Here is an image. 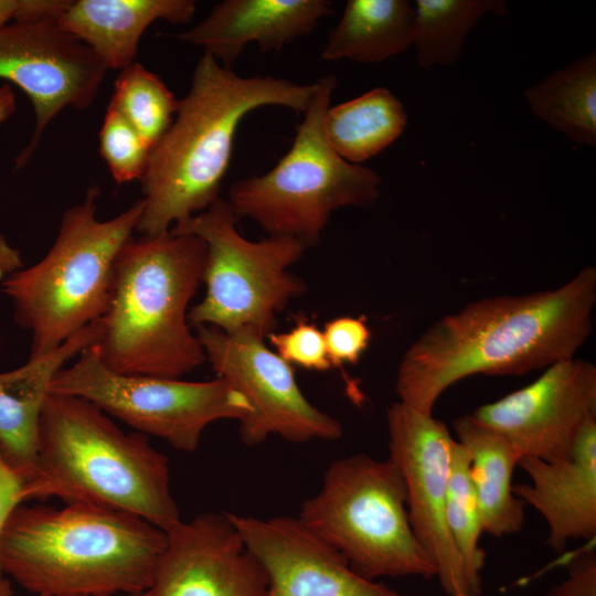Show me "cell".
<instances>
[{
    "label": "cell",
    "instance_id": "d590c367",
    "mask_svg": "<svg viewBox=\"0 0 596 596\" xmlns=\"http://www.w3.org/2000/svg\"><path fill=\"white\" fill-rule=\"evenodd\" d=\"M12 588L9 579L0 577V596H11Z\"/></svg>",
    "mask_w": 596,
    "mask_h": 596
},
{
    "label": "cell",
    "instance_id": "8d00e7d4",
    "mask_svg": "<svg viewBox=\"0 0 596 596\" xmlns=\"http://www.w3.org/2000/svg\"><path fill=\"white\" fill-rule=\"evenodd\" d=\"M116 596H155L153 593L150 589L138 592V593H130V594H121Z\"/></svg>",
    "mask_w": 596,
    "mask_h": 596
},
{
    "label": "cell",
    "instance_id": "d6986e66",
    "mask_svg": "<svg viewBox=\"0 0 596 596\" xmlns=\"http://www.w3.org/2000/svg\"><path fill=\"white\" fill-rule=\"evenodd\" d=\"M100 333L102 318L54 350L0 373V451L26 482L35 471L40 419L52 382L66 362L96 344Z\"/></svg>",
    "mask_w": 596,
    "mask_h": 596
},
{
    "label": "cell",
    "instance_id": "83f0119b",
    "mask_svg": "<svg viewBox=\"0 0 596 596\" xmlns=\"http://www.w3.org/2000/svg\"><path fill=\"white\" fill-rule=\"evenodd\" d=\"M99 152L118 184L141 180L150 148L129 121L108 104L99 131Z\"/></svg>",
    "mask_w": 596,
    "mask_h": 596
},
{
    "label": "cell",
    "instance_id": "8fae6325",
    "mask_svg": "<svg viewBox=\"0 0 596 596\" xmlns=\"http://www.w3.org/2000/svg\"><path fill=\"white\" fill-rule=\"evenodd\" d=\"M195 334L216 376L249 404L251 412L238 422L243 444L256 446L269 436L290 443L332 441L342 436L341 422L305 396L292 366L269 349L265 339L207 326L196 327Z\"/></svg>",
    "mask_w": 596,
    "mask_h": 596
},
{
    "label": "cell",
    "instance_id": "4fadbf2b",
    "mask_svg": "<svg viewBox=\"0 0 596 596\" xmlns=\"http://www.w3.org/2000/svg\"><path fill=\"white\" fill-rule=\"evenodd\" d=\"M389 458L406 488L411 526L435 564L447 596H478L447 525L446 503L455 438L433 414L393 403L386 411Z\"/></svg>",
    "mask_w": 596,
    "mask_h": 596
},
{
    "label": "cell",
    "instance_id": "ba28073f",
    "mask_svg": "<svg viewBox=\"0 0 596 596\" xmlns=\"http://www.w3.org/2000/svg\"><path fill=\"white\" fill-rule=\"evenodd\" d=\"M297 518L365 578L436 576L409 523L403 476L389 457L333 460Z\"/></svg>",
    "mask_w": 596,
    "mask_h": 596
},
{
    "label": "cell",
    "instance_id": "603a6c76",
    "mask_svg": "<svg viewBox=\"0 0 596 596\" xmlns=\"http://www.w3.org/2000/svg\"><path fill=\"white\" fill-rule=\"evenodd\" d=\"M407 115L387 88L376 87L351 100L329 107L323 131L344 160L361 164L393 143L405 130Z\"/></svg>",
    "mask_w": 596,
    "mask_h": 596
},
{
    "label": "cell",
    "instance_id": "cb8c5ba5",
    "mask_svg": "<svg viewBox=\"0 0 596 596\" xmlns=\"http://www.w3.org/2000/svg\"><path fill=\"white\" fill-rule=\"evenodd\" d=\"M524 97L532 113L571 141L596 146L595 51L550 73L528 88Z\"/></svg>",
    "mask_w": 596,
    "mask_h": 596
},
{
    "label": "cell",
    "instance_id": "3957f363",
    "mask_svg": "<svg viewBox=\"0 0 596 596\" xmlns=\"http://www.w3.org/2000/svg\"><path fill=\"white\" fill-rule=\"evenodd\" d=\"M167 532L85 503L19 505L0 538L1 572L41 596H116L151 587Z\"/></svg>",
    "mask_w": 596,
    "mask_h": 596
},
{
    "label": "cell",
    "instance_id": "8992f818",
    "mask_svg": "<svg viewBox=\"0 0 596 596\" xmlns=\"http://www.w3.org/2000/svg\"><path fill=\"white\" fill-rule=\"evenodd\" d=\"M98 185L67 209L57 236L34 265L2 281L19 326L31 332L30 356L63 344L108 309L116 259L137 230L143 201L109 220L97 217Z\"/></svg>",
    "mask_w": 596,
    "mask_h": 596
},
{
    "label": "cell",
    "instance_id": "6da1fadb",
    "mask_svg": "<svg viewBox=\"0 0 596 596\" xmlns=\"http://www.w3.org/2000/svg\"><path fill=\"white\" fill-rule=\"evenodd\" d=\"M596 268L553 289L482 298L434 321L407 348L398 402L433 414L439 396L475 374L523 375L575 356L592 332Z\"/></svg>",
    "mask_w": 596,
    "mask_h": 596
},
{
    "label": "cell",
    "instance_id": "4316f807",
    "mask_svg": "<svg viewBox=\"0 0 596 596\" xmlns=\"http://www.w3.org/2000/svg\"><path fill=\"white\" fill-rule=\"evenodd\" d=\"M446 519L470 586L480 596L481 571L486 563V553L480 547V535L483 532L481 513L470 478L467 454L456 438L451 450Z\"/></svg>",
    "mask_w": 596,
    "mask_h": 596
},
{
    "label": "cell",
    "instance_id": "5b68a950",
    "mask_svg": "<svg viewBox=\"0 0 596 596\" xmlns=\"http://www.w3.org/2000/svg\"><path fill=\"white\" fill-rule=\"evenodd\" d=\"M205 257V243L189 233L131 236L125 243L94 344L108 369L181 379L206 361L188 319Z\"/></svg>",
    "mask_w": 596,
    "mask_h": 596
},
{
    "label": "cell",
    "instance_id": "9c48e42d",
    "mask_svg": "<svg viewBox=\"0 0 596 596\" xmlns=\"http://www.w3.org/2000/svg\"><path fill=\"white\" fill-rule=\"evenodd\" d=\"M228 202L219 198L206 210L171 228L200 237L206 246L205 294L189 310L191 327L207 326L230 334L260 339L274 332L277 315L306 291L288 272L307 249L287 237H244Z\"/></svg>",
    "mask_w": 596,
    "mask_h": 596
},
{
    "label": "cell",
    "instance_id": "44dd1931",
    "mask_svg": "<svg viewBox=\"0 0 596 596\" xmlns=\"http://www.w3.org/2000/svg\"><path fill=\"white\" fill-rule=\"evenodd\" d=\"M454 430L469 460L483 532L498 539L520 532L525 504L513 493L512 478L522 456L470 414L455 419Z\"/></svg>",
    "mask_w": 596,
    "mask_h": 596
},
{
    "label": "cell",
    "instance_id": "7a4b0ae2",
    "mask_svg": "<svg viewBox=\"0 0 596 596\" xmlns=\"http://www.w3.org/2000/svg\"><path fill=\"white\" fill-rule=\"evenodd\" d=\"M316 88L317 82L241 76L203 53L171 125L150 149L140 180L143 211L136 231L158 236L206 210L220 198L245 116L265 106L304 114Z\"/></svg>",
    "mask_w": 596,
    "mask_h": 596
},
{
    "label": "cell",
    "instance_id": "d4e9b609",
    "mask_svg": "<svg viewBox=\"0 0 596 596\" xmlns=\"http://www.w3.org/2000/svg\"><path fill=\"white\" fill-rule=\"evenodd\" d=\"M413 45L421 67L451 66L470 30L488 14L507 12L503 0H416Z\"/></svg>",
    "mask_w": 596,
    "mask_h": 596
},
{
    "label": "cell",
    "instance_id": "ffe728a7",
    "mask_svg": "<svg viewBox=\"0 0 596 596\" xmlns=\"http://www.w3.org/2000/svg\"><path fill=\"white\" fill-rule=\"evenodd\" d=\"M192 0H70L56 17L58 25L93 50L107 70L134 62L142 34L157 20L189 23Z\"/></svg>",
    "mask_w": 596,
    "mask_h": 596
},
{
    "label": "cell",
    "instance_id": "1f68e13d",
    "mask_svg": "<svg viewBox=\"0 0 596 596\" xmlns=\"http://www.w3.org/2000/svg\"><path fill=\"white\" fill-rule=\"evenodd\" d=\"M28 499V482L0 451V538L13 511ZM0 566V577H2Z\"/></svg>",
    "mask_w": 596,
    "mask_h": 596
},
{
    "label": "cell",
    "instance_id": "30bf717a",
    "mask_svg": "<svg viewBox=\"0 0 596 596\" xmlns=\"http://www.w3.org/2000/svg\"><path fill=\"white\" fill-rule=\"evenodd\" d=\"M50 393L84 398L137 433L184 453L198 449L209 425L241 422L251 412L245 396L222 377L185 381L117 373L100 361L94 345L56 374Z\"/></svg>",
    "mask_w": 596,
    "mask_h": 596
},
{
    "label": "cell",
    "instance_id": "f546056e",
    "mask_svg": "<svg viewBox=\"0 0 596 596\" xmlns=\"http://www.w3.org/2000/svg\"><path fill=\"white\" fill-rule=\"evenodd\" d=\"M331 366L356 364L371 340L364 316H342L329 320L322 330Z\"/></svg>",
    "mask_w": 596,
    "mask_h": 596
},
{
    "label": "cell",
    "instance_id": "e0dca14e",
    "mask_svg": "<svg viewBox=\"0 0 596 596\" xmlns=\"http://www.w3.org/2000/svg\"><path fill=\"white\" fill-rule=\"evenodd\" d=\"M518 466L530 482L513 485V493L543 517L554 552H563L571 541L595 540L596 417L582 426L568 457L554 461L522 457Z\"/></svg>",
    "mask_w": 596,
    "mask_h": 596
},
{
    "label": "cell",
    "instance_id": "836d02e7",
    "mask_svg": "<svg viewBox=\"0 0 596 596\" xmlns=\"http://www.w3.org/2000/svg\"><path fill=\"white\" fill-rule=\"evenodd\" d=\"M22 266L21 253L12 247L0 234V279L19 270Z\"/></svg>",
    "mask_w": 596,
    "mask_h": 596
},
{
    "label": "cell",
    "instance_id": "d6a6232c",
    "mask_svg": "<svg viewBox=\"0 0 596 596\" xmlns=\"http://www.w3.org/2000/svg\"><path fill=\"white\" fill-rule=\"evenodd\" d=\"M70 0H0V28L15 20L57 17Z\"/></svg>",
    "mask_w": 596,
    "mask_h": 596
},
{
    "label": "cell",
    "instance_id": "277c9868",
    "mask_svg": "<svg viewBox=\"0 0 596 596\" xmlns=\"http://www.w3.org/2000/svg\"><path fill=\"white\" fill-rule=\"evenodd\" d=\"M58 498L139 517L169 531L182 519L168 458L140 433H125L99 407L50 393L39 427L28 499Z\"/></svg>",
    "mask_w": 596,
    "mask_h": 596
},
{
    "label": "cell",
    "instance_id": "4dcf8cb0",
    "mask_svg": "<svg viewBox=\"0 0 596 596\" xmlns=\"http://www.w3.org/2000/svg\"><path fill=\"white\" fill-rule=\"evenodd\" d=\"M566 567L567 576L544 596H596V553L593 547L575 553Z\"/></svg>",
    "mask_w": 596,
    "mask_h": 596
},
{
    "label": "cell",
    "instance_id": "ac0fdd59",
    "mask_svg": "<svg viewBox=\"0 0 596 596\" xmlns=\"http://www.w3.org/2000/svg\"><path fill=\"white\" fill-rule=\"evenodd\" d=\"M332 12L333 2L328 0H224L175 38L231 67L247 44L279 52Z\"/></svg>",
    "mask_w": 596,
    "mask_h": 596
},
{
    "label": "cell",
    "instance_id": "f1b7e54d",
    "mask_svg": "<svg viewBox=\"0 0 596 596\" xmlns=\"http://www.w3.org/2000/svg\"><path fill=\"white\" fill-rule=\"evenodd\" d=\"M275 352L291 366L323 372L331 369L322 331L306 318L295 317V324L266 338Z\"/></svg>",
    "mask_w": 596,
    "mask_h": 596
},
{
    "label": "cell",
    "instance_id": "2e32d148",
    "mask_svg": "<svg viewBox=\"0 0 596 596\" xmlns=\"http://www.w3.org/2000/svg\"><path fill=\"white\" fill-rule=\"evenodd\" d=\"M227 514L263 566L269 596H406L358 574L297 517Z\"/></svg>",
    "mask_w": 596,
    "mask_h": 596
},
{
    "label": "cell",
    "instance_id": "52a82bcc",
    "mask_svg": "<svg viewBox=\"0 0 596 596\" xmlns=\"http://www.w3.org/2000/svg\"><path fill=\"white\" fill-rule=\"evenodd\" d=\"M337 84L334 75L317 81L294 141L274 168L231 185L226 201L238 220L308 248L319 243L334 211L371 207L379 200L380 175L344 160L326 138L323 118Z\"/></svg>",
    "mask_w": 596,
    "mask_h": 596
},
{
    "label": "cell",
    "instance_id": "e575fe53",
    "mask_svg": "<svg viewBox=\"0 0 596 596\" xmlns=\"http://www.w3.org/2000/svg\"><path fill=\"white\" fill-rule=\"evenodd\" d=\"M17 108L15 94L9 84L0 85V124L7 120Z\"/></svg>",
    "mask_w": 596,
    "mask_h": 596
},
{
    "label": "cell",
    "instance_id": "5bb4252c",
    "mask_svg": "<svg viewBox=\"0 0 596 596\" xmlns=\"http://www.w3.org/2000/svg\"><path fill=\"white\" fill-rule=\"evenodd\" d=\"M470 415L522 457L566 458L582 426L596 417V366L575 356L555 362L530 384Z\"/></svg>",
    "mask_w": 596,
    "mask_h": 596
},
{
    "label": "cell",
    "instance_id": "7402d4cb",
    "mask_svg": "<svg viewBox=\"0 0 596 596\" xmlns=\"http://www.w3.org/2000/svg\"><path fill=\"white\" fill-rule=\"evenodd\" d=\"M414 22V4L407 0H348L321 58L381 63L413 45Z\"/></svg>",
    "mask_w": 596,
    "mask_h": 596
},
{
    "label": "cell",
    "instance_id": "7c38bea8",
    "mask_svg": "<svg viewBox=\"0 0 596 596\" xmlns=\"http://www.w3.org/2000/svg\"><path fill=\"white\" fill-rule=\"evenodd\" d=\"M107 68L91 47L62 29L56 17L15 20L0 28V78L25 93L35 114L34 130L15 158L24 167L47 125L66 107L86 109Z\"/></svg>",
    "mask_w": 596,
    "mask_h": 596
},
{
    "label": "cell",
    "instance_id": "9a60e30c",
    "mask_svg": "<svg viewBox=\"0 0 596 596\" xmlns=\"http://www.w3.org/2000/svg\"><path fill=\"white\" fill-rule=\"evenodd\" d=\"M155 596H269L266 573L227 512H203L167 531Z\"/></svg>",
    "mask_w": 596,
    "mask_h": 596
},
{
    "label": "cell",
    "instance_id": "74e56055",
    "mask_svg": "<svg viewBox=\"0 0 596 596\" xmlns=\"http://www.w3.org/2000/svg\"><path fill=\"white\" fill-rule=\"evenodd\" d=\"M34 596H41V595H34Z\"/></svg>",
    "mask_w": 596,
    "mask_h": 596
},
{
    "label": "cell",
    "instance_id": "484cf974",
    "mask_svg": "<svg viewBox=\"0 0 596 596\" xmlns=\"http://www.w3.org/2000/svg\"><path fill=\"white\" fill-rule=\"evenodd\" d=\"M109 104L151 149L171 125L179 99L157 74L134 62L120 71Z\"/></svg>",
    "mask_w": 596,
    "mask_h": 596
}]
</instances>
